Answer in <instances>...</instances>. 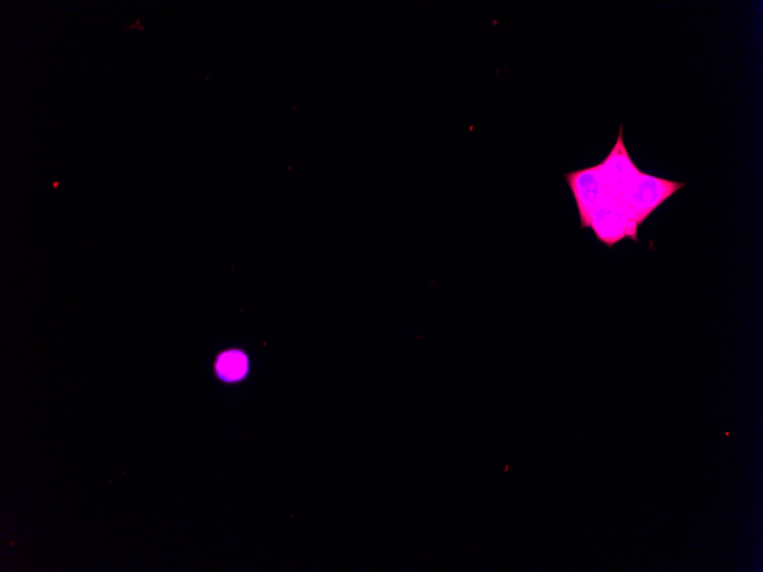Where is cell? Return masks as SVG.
Here are the masks:
<instances>
[{
	"label": "cell",
	"instance_id": "6da1fadb",
	"mask_svg": "<svg viewBox=\"0 0 763 572\" xmlns=\"http://www.w3.org/2000/svg\"><path fill=\"white\" fill-rule=\"evenodd\" d=\"M685 187L683 183L670 182L642 173L628 188L623 200L631 210L630 218L639 225L659 208L677 190Z\"/></svg>",
	"mask_w": 763,
	"mask_h": 572
},
{
	"label": "cell",
	"instance_id": "7a4b0ae2",
	"mask_svg": "<svg viewBox=\"0 0 763 572\" xmlns=\"http://www.w3.org/2000/svg\"><path fill=\"white\" fill-rule=\"evenodd\" d=\"M638 224L629 216L622 205L603 200L592 211L587 227L595 230L597 238L609 248L625 237L635 238Z\"/></svg>",
	"mask_w": 763,
	"mask_h": 572
},
{
	"label": "cell",
	"instance_id": "3957f363",
	"mask_svg": "<svg viewBox=\"0 0 763 572\" xmlns=\"http://www.w3.org/2000/svg\"><path fill=\"white\" fill-rule=\"evenodd\" d=\"M566 181L574 195L579 208L581 227L589 225L593 210L605 199L608 194L602 167H589L583 171L571 172L565 176Z\"/></svg>",
	"mask_w": 763,
	"mask_h": 572
},
{
	"label": "cell",
	"instance_id": "277c9868",
	"mask_svg": "<svg viewBox=\"0 0 763 572\" xmlns=\"http://www.w3.org/2000/svg\"><path fill=\"white\" fill-rule=\"evenodd\" d=\"M622 132L623 126L621 127V133L612 152L606 160L600 164L608 194L618 199H620V197L623 198L628 188L642 174L626 153Z\"/></svg>",
	"mask_w": 763,
	"mask_h": 572
},
{
	"label": "cell",
	"instance_id": "5b68a950",
	"mask_svg": "<svg viewBox=\"0 0 763 572\" xmlns=\"http://www.w3.org/2000/svg\"><path fill=\"white\" fill-rule=\"evenodd\" d=\"M217 368L223 379L237 380L247 372V359L240 351H230L219 358Z\"/></svg>",
	"mask_w": 763,
	"mask_h": 572
}]
</instances>
